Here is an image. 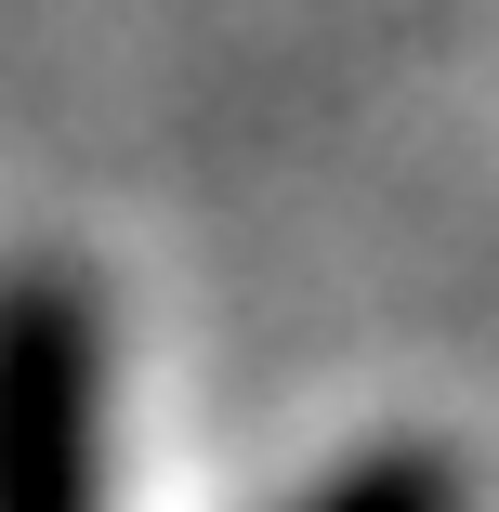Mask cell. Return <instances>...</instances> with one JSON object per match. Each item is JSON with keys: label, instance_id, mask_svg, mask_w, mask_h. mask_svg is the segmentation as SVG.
Listing matches in <instances>:
<instances>
[{"label": "cell", "instance_id": "1", "mask_svg": "<svg viewBox=\"0 0 499 512\" xmlns=\"http://www.w3.org/2000/svg\"><path fill=\"white\" fill-rule=\"evenodd\" d=\"M106 302L79 263H0V512H106Z\"/></svg>", "mask_w": 499, "mask_h": 512}, {"label": "cell", "instance_id": "2", "mask_svg": "<svg viewBox=\"0 0 499 512\" xmlns=\"http://www.w3.org/2000/svg\"><path fill=\"white\" fill-rule=\"evenodd\" d=\"M289 512H473V473L447 447H355L329 486H303Z\"/></svg>", "mask_w": 499, "mask_h": 512}]
</instances>
